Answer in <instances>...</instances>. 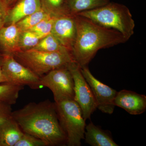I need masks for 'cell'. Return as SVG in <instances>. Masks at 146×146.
<instances>
[{
  "instance_id": "8fae6325",
  "label": "cell",
  "mask_w": 146,
  "mask_h": 146,
  "mask_svg": "<svg viewBox=\"0 0 146 146\" xmlns=\"http://www.w3.org/2000/svg\"><path fill=\"white\" fill-rule=\"evenodd\" d=\"M115 105L131 115H141L146 110V96L133 91L121 90L117 93Z\"/></svg>"
},
{
  "instance_id": "44dd1931",
  "label": "cell",
  "mask_w": 146,
  "mask_h": 146,
  "mask_svg": "<svg viewBox=\"0 0 146 146\" xmlns=\"http://www.w3.org/2000/svg\"><path fill=\"white\" fill-rule=\"evenodd\" d=\"M42 39V37L31 31H21L19 40V51L32 49Z\"/></svg>"
},
{
  "instance_id": "7c38bea8",
  "label": "cell",
  "mask_w": 146,
  "mask_h": 146,
  "mask_svg": "<svg viewBox=\"0 0 146 146\" xmlns=\"http://www.w3.org/2000/svg\"><path fill=\"white\" fill-rule=\"evenodd\" d=\"M41 9L40 0H19L9 9L4 26L16 24Z\"/></svg>"
},
{
  "instance_id": "4316f807",
  "label": "cell",
  "mask_w": 146,
  "mask_h": 146,
  "mask_svg": "<svg viewBox=\"0 0 146 146\" xmlns=\"http://www.w3.org/2000/svg\"><path fill=\"white\" fill-rule=\"evenodd\" d=\"M19 1V0H5L9 9L13 6Z\"/></svg>"
},
{
  "instance_id": "d6986e66",
  "label": "cell",
  "mask_w": 146,
  "mask_h": 146,
  "mask_svg": "<svg viewBox=\"0 0 146 146\" xmlns=\"http://www.w3.org/2000/svg\"><path fill=\"white\" fill-rule=\"evenodd\" d=\"M32 49L48 52H70L61 45L59 41L51 33L42 38L38 44Z\"/></svg>"
},
{
  "instance_id": "ac0fdd59",
  "label": "cell",
  "mask_w": 146,
  "mask_h": 146,
  "mask_svg": "<svg viewBox=\"0 0 146 146\" xmlns=\"http://www.w3.org/2000/svg\"><path fill=\"white\" fill-rule=\"evenodd\" d=\"M24 87L7 82L0 83V102L11 105L15 104L18 99L19 93Z\"/></svg>"
},
{
  "instance_id": "30bf717a",
  "label": "cell",
  "mask_w": 146,
  "mask_h": 146,
  "mask_svg": "<svg viewBox=\"0 0 146 146\" xmlns=\"http://www.w3.org/2000/svg\"><path fill=\"white\" fill-rule=\"evenodd\" d=\"M51 33L71 53L76 36L74 15H66L56 17Z\"/></svg>"
},
{
  "instance_id": "603a6c76",
  "label": "cell",
  "mask_w": 146,
  "mask_h": 146,
  "mask_svg": "<svg viewBox=\"0 0 146 146\" xmlns=\"http://www.w3.org/2000/svg\"><path fill=\"white\" fill-rule=\"evenodd\" d=\"M15 146H47L46 144L41 139L35 136L24 133L21 139Z\"/></svg>"
},
{
  "instance_id": "4fadbf2b",
  "label": "cell",
  "mask_w": 146,
  "mask_h": 146,
  "mask_svg": "<svg viewBox=\"0 0 146 146\" xmlns=\"http://www.w3.org/2000/svg\"><path fill=\"white\" fill-rule=\"evenodd\" d=\"M21 31L16 24L0 29V49L3 54H12L20 51L19 40Z\"/></svg>"
},
{
  "instance_id": "ba28073f",
  "label": "cell",
  "mask_w": 146,
  "mask_h": 146,
  "mask_svg": "<svg viewBox=\"0 0 146 146\" xmlns=\"http://www.w3.org/2000/svg\"><path fill=\"white\" fill-rule=\"evenodd\" d=\"M73 76L74 84V100L79 105L85 121L90 119L97 109L94 94L90 86L82 75L80 68L75 61L68 66Z\"/></svg>"
},
{
  "instance_id": "d4e9b609",
  "label": "cell",
  "mask_w": 146,
  "mask_h": 146,
  "mask_svg": "<svg viewBox=\"0 0 146 146\" xmlns=\"http://www.w3.org/2000/svg\"><path fill=\"white\" fill-rule=\"evenodd\" d=\"M9 9L5 0H0V29L4 27Z\"/></svg>"
},
{
  "instance_id": "5bb4252c",
  "label": "cell",
  "mask_w": 146,
  "mask_h": 146,
  "mask_svg": "<svg viewBox=\"0 0 146 146\" xmlns=\"http://www.w3.org/2000/svg\"><path fill=\"white\" fill-rule=\"evenodd\" d=\"M85 141L92 146H118L108 131L91 122L85 127Z\"/></svg>"
},
{
  "instance_id": "e0dca14e",
  "label": "cell",
  "mask_w": 146,
  "mask_h": 146,
  "mask_svg": "<svg viewBox=\"0 0 146 146\" xmlns=\"http://www.w3.org/2000/svg\"><path fill=\"white\" fill-rule=\"evenodd\" d=\"M40 2L42 9L50 16L71 15L68 12L67 0H40Z\"/></svg>"
},
{
  "instance_id": "7a4b0ae2",
  "label": "cell",
  "mask_w": 146,
  "mask_h": 146,
  "mask_svg": "<svg viewBox=\"0 0 146 146\" xmlns=\"http://www.w3.org/2000/svg\"><path fill=\"white\" fill-rule=\"evenodd\" d=\"M76 36L71 54L80 67L87 66L98 51L127 42L120 33L100 25L88 18L74 15Z\"/></svg>"
},
{
  "instance_id": "cb8c5ba5",
  "label": "cell",
  "mask_w": 146,
  "mask_h": 146,
  "mask_svg": "<svg viewBox=\"0 0 146 146\" xmlns=\"http://www.w3.org/2000/svg\"><path fill=\"white\" fill-rule=\"evenodd\" d=\"M11 105L0 102V125L12 117Z\"/></svg>"
},
{
  "instance_id": "f1b7e54d",
  "label": "cell",
  "mask_w": 146,
  "mask_h": 146,
  "mask_svg": "<svg viewBox=\"0 0 146 146\" xmlns=\"http://www.w3.org/2000/svg\"><path fill=\"white\" fill-rule=\"evenodd\" d=\"M0 146H2L1 142V140H0Z\"/></svg>"
},
{
  "instance_id": "6da1fadb",
  "label": "cell",
  "mask_w": 146,
  "mask_h": 146,
  "mask_svg": "<svg viewBox=\"0 0 146 146\" xmlns=\"http://www.w3.org/2000/svg\"><path fill=\"white\" fill-rule=\"evenodd\" d=\"M12 117L24 133L41 139L47 146H66L67 138L58 121L55 103L31 102L12 112Z\"/></svg>"
},
{
  "instance_id": "83f0119b",
  "label": "cell",
  "mask_w": 146,
  "mask_h": 146,
  "mask_svg": "<svg viewBox=\"0 0 146 146\" xmlns=\"http://www.w3.org/2000/svg\"><path fill=\"white\" fill-rule=\"evenodd\" d=\"M3 54V52H2L1 50L0 49V65H1L2 60Z\"/></svg>"
},
{
  "instance_id": "9c48e42d",
  "label": "cell",
  "mask_w": 146,
  "mask_h": 146,
  "mask_svg": "<svg viewBox=\"0 0 146 146\" xmlns=\"http://www.w3.org/2000/svg\"><path fill=\"white\" fill-rule=\"evenodd\" d=\"M80 70L94 94L97 108L101 112L112 114L115 108L117 91L98 80L93 75L87 66L82 67Z\"/></svg>"
},
{
  "instance_id": "5b68a950",
  "label": "cell",
  "mask_w": 146,
  "mask_h": 146,
  "mask_svg": "<svg viewBox=\"0 0 146 146\" xmlns=\"http://www.w3.org/2000/svg\"><path fill=\"white\" fill-rule=\"evenodd\" d=\"M54 103L58 121L67 138L66 145L80 146L86 124L78 104L74 100Z\"/></svg>"
},
{
  "instance_id": "3957f363",
  "label": "cell",
  "mask_w": 146,
  "mask_h": 146,
  "mask_svg": "<svg viewBox=\"0 0 146 146\" xmlns=\"http://www.w3.org/2000/svg\"><path fill=\"white\" fill-rule=\"evenodd\" d=\"M77 15L88 18L104 27L119 32L128 41L134 34L135 22L130 10L123 5L109 2L98 8Z\"/></svg>"
},
{
  "instance_id": "ffe728a7",
  "label": "cell",
  "mask_w": 146,
  "mask_h": 146,
  "mask_svg": "<svg viewBox=\"0 0 146 146\" xmlns=\"http://www.w3.org/2000/svg\"><path fill=\"white\" fill-rule=\"evenodd\" d=\"M48 16L50 15L41 9L27 16L16 24L21 31L29 30Z\"/></svg>"
},
{
  "instance_id": "2e32d148",
  "label": "cell",
  "mask_w": 146,
  "mask_h": 146,
  "mask_svg": "<svg viewBox=\"0 0 146 146\" xmlns=\"http://www.w3.org/2000/svg\"><path fill=\"white\" fill-rule=\"evenodd\" d=\"M109 2V0H67V5L69 13L75 15L98 8Z\"/></svg>"
},
{
  "instance_id": "8992f818",
  "label": "cell",
  "mask_w": 146,
  "mask_h": 146,
  "mask_svg": "<svg viewBox=\"0 0 146 146\" xmlns=\"http://www.w3.org/2000/svg\"><path fill=\"white\" fill-rule=\"evenodd\" d=\"M68 66L50 71L40 78L41 85L51 91L55 102L74 100V79Z\"/></svg>"
},
{
  "instance_id": "52a82bcc",
  "label": "cell",
  "mask_w": 146,
  "mask_h": 146,
  "mask_svg": "<svg viewBox=\"0 0 146 146\" xmlns=\"http://www.w3.org/2000/svg\"><path fill=\"white\" fill-rule=\"evenodd\" d=\"M0 66L7 79V83L27 86L33 89L43 87L40 83V78L17 61L12 54H3Z\"/></svg>"
},
{
  "instance_id": "9a60e30c",
  "label": "cell",
  "mask_w": 146,
  "mask_h": 146,
  "mask_svg": "<svg viewBox=\"0 0 146 146\" xmlns=\"http://www.w3.org/2000/svg\"><path fill=\"white\" fill-rule=\"evenodd\" d=\"M24 132L12 117L0 125L2 146H15Z\"/></svg>"
},
{
  "instance_id": "277c9868",
  "label": "cell",
  "mask_w": 146,
  "mask_h": 146,
  "mask_svg": "<svg viewBox=\"0 0 146 146\" xmlns=\"http://www.w3.org/2000/svg\"><path fill=\"white\" fill-rule=\"evenodd\" d=\"M12 55L17 61L40 78L50 71L67 67L75 61L69 52H48L31 49L17 52Z\"/></svg>"
},
{
  "instance_id": "7402d4cb",
  "label": "cell",
  "mask_w": 146,
  "mask_h": 146,
  "mask_svg": "<svg viewBox=\"0 0 146 146\" xmlns=\"http://www.w3.org/2000/svg\"><path fill=\"white\" fill-rule=\"evenodd\" d=\"M56 17L50 15L47 16L29 30L43 38L51 33L54 23Z\"/></svg>"
},
{
  "instance_id": "484cf974",
  "label": "cell",
  "mask_w": 146,
  "mask_h": 146,
  "mask_svg": "<svg viewBox=\"0 0 146 146\" xmlns=\"http://www.w3.org/2000/svg\"><path fill=\"white\" fill-rule=\"evenodd\" d=\"M7 82V80L0 66V83Z\"/></svg>"
}]
</instances>
